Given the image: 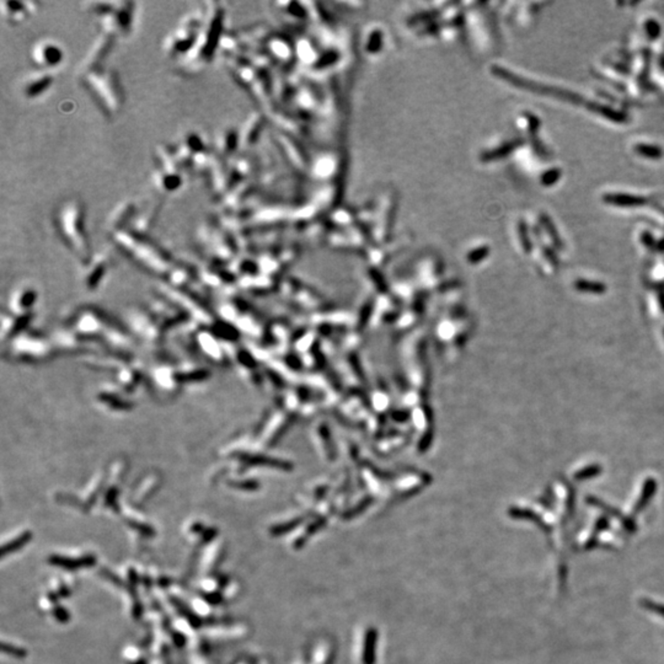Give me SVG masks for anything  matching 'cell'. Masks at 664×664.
<instances>
[{"label":"cell","mask_w":664,"mask_h":664,"mask_svg":"<svg viewBox=\"0 0 664 664\" xmlns=\"http://www.w3.org/2000/svg\"><path fill=\"white\" fill-rule=\"evenodd\" d=\"M377 640L378 632L375 629H370L367 631L366 635V643H364L363 651V664H374L375 663V648H377Z\"/></svg>","instance_id":"19"},{"label":"cell","mask_w":664,"mask_h":664,"mask_svg":"<svg viewBox=\"0 0 664 664\" xmlns=\"http://www.w3.org/2000/svg\"><path fill=\"white\" fill-rule=\"evenodd\" d=\"M55 76L50 72H43V70H37L36 73L27 76L26 80L24 81L22 85V94L27 98H37L38 96H42L44 92H47L53 85Z\"/></svg>","instance_id":"13"},{"label":"cell","mask_w":664,"mask_h":664,"mask_svg":"<svg viewBox=\"0 0 664 664\" xmlns=\"http://www.w3.org/2000/svg\"><path fill=\"white\" fill-rule=\"evenodd\" d=\"M81 81L106 117H114L121 111L124 96L120 78L115 70L101 68L81 76Z\"/></svg>","instance_id":"4"},{"label":"cell","mask_w":664,"mask_h":664,"mask_svg":"<svg viewBox=\"0 0 664 664\" xmlns=\"http://www.w3.org/2000/svg\"><path fill=\"white\" fill-rule=\"evenodd\" d=\"M30 57L37 70L49 72L63 63L64 50L61 44L53 39H39L33 44Z\"/></svg>","instance_id":"7"},{"label":"cell","mask_w":664,"mask_h":664,"mask_svg":"<svg viewBox=\"0 0 664 664\" xmlns=\"http://www.w3.org/2000/svg\"><path fill=\"white\" fill-rule=\"evenodd\" d=\"M87 10L97 20L105 35L114 37H126L131 33L133 18H134V3L132 2H98L92 3Z\"/></svg>","instance_id":"5"},{"label":"cell","mask_w":664,"mask_h":664,"mask_svg":"<svg viewBox=\"0 0 664 664\" xmlns=\"http://www.w3.org/2000/svg\"><path fill=\"white\" fill-rule=\"evenodd\" d=\"M240 144V134L237 129L234 127H228L218 133L216 138V144H214L213 151L222 158L223 160L228 162V159L233 158L237 150V146Z\"/></svg>","instance_id":"14"},{"label":"cell","mask_w":664,"mask_h":664,"mask_svg":"<svg viewBox=\"0 0 664 664\" xmlns=\"http://www.w3.org/2000/svg\"><path fill=\"white\" fill-rule=\"evenodd\" d=\"M562 172L558 169H551V170H547L542 175L541 177V183L544 186H552L553 183L557 182L560 180Z\"/></svg>","instance_id":"22"},{"label":"cell","mask_w":664,"mask_h":664,"mask_svg":"<svg viewBox=\"0 0 664 664\" xmlns=\"http://www.w3.org/2000/svg\"><path fill=\"white\" fill-rule=\"evenodd\" d=\"M505 76H507V78H510L508 79V80H509L510 83H513L514 85L524 87L525 90L534 92V94L550 96V97H555L557 98V100L565 101V103L573 104V105H579L583 103L582 96L576 94V92L569 91V90H564L560 89V87L547 85V84L536 83V81L525 80L524 78H519V76H516L513 74H505Z\"/></svg>","instance_id":"8"},{"label":"cell","mask_w":664,"mask_h":664,"mask_svg":"<svg viewBox=\"0 0 664 664\" xmlns=\"http://www.w3.org/2000/svg\"><path fill=\"white\" fill-rule=\"evenodd\" d=\"M225 10L216 3L206 4V20L196 44L182 61L180 68L185 73H197L211 63L217 50L219 49L220 39L224 35Z\"/></svg>","instance_id":"1"},{"label":"cell","mask_w":664,"mask_h":664,"mask_svg":"<svg viewBox=\"0 0 664 664\" xmlns=\"http://www.w3.org/2000/svg\"><path fill=\"white\" fill-rule=\"evenodd\" d=\"M3 18L10 24H21L31 15L37 13L38 5L33 2H2Z\"/></svg>","instance_id":"12"},{"label":"cell","mask_w":664,"mask_h":664,"mask_svg":"<svg viewBox=\"0 0 664 664\" xmlns=\"http://www.w3.org/2000/svg\"><path fill=\"white\" fill-rule=\"evenodd\" d=\"M56 227L62 240L83 261H90V241L86 231L85 208L73 198L62 203L56 213Z\"/></svg>","instance_id":"3"},{"label":"cell","mask_w":664,"mask_h":664,"mask_svg":"<svg viewBox=\"0 0 664 664\" xmlns=\"http://www.w3.org/2000/svg\"><path fill=\"white\" fill-rule=\"evenodd\" d=\"M162 208L163 203L160 200L149 203L145 207H142L140 209L138 208L137 214H135L131 227L128 229L133 233L138 234V235L148 236V234L150 233L152 228L157 224Z\"/></svg>","instance_id":"10"},{"label":"cell","mask_w":664,"mask_h":664,"mask_svg":"<svg viewBox=\"0 0 664 664\" xmlns=\"http://www.w3.org/2000/svg\"><path fill=\"white\" fill-rule=\"evenodd\" d=\"M645 32L648 38H658L660 36V25L654 19H648L645 24Z\"/></svg>","instance_id":"21"},{"label":"cell","mask_w":664,"mask_h":664,"mask_svg":"<svg viewBox=\"0 0 664 664\" xmlns=\"http://www.w3.org/2000/svg\"><path fill=\"white\" fill-rule=\"evenodd\" d=\"M588 110L599 116H603L604 118H606V120L609 121H612V122L615 123L627 122V116L624 114L623 111H618V110L612 109V107L610 106H606V105L590 103L588 104Z\"/></svg>","instance_id":"18"},{"label":"cell","mask_w":664,"mask_h":664,"mask_svg":"<svg viewBox=\"0 0 664 664\" xmlns=\"http://www.w3.org/2000/svg\"><path fill=\"white\" fill-rule=\"evenodd\" d=\"M152 181L158 191L164 194L172 193L177 191L182 185V174L181 172L165 171L162 169H154L152 172Z\"/></svg>","instance_id":"15"},{"label":"cell","mask_w":664,"mask_h":664,"mask_svg":"<svg viewBox=\"0 0 664 664\" xmlns=\"http://www.w3.org/2000/svg\"><path fill=\"white\" fill-rule=\"evenodd\" d=\"M603 200L607 205L618 206L621 208H632L640 207L645 205L647 199L643 196H635V194L629 193H620V192H611V193H605L603 196Z\"/></svg>","instance_id":"16"},{"label":"cell","mask_w":664,"mask_h":664,"mask_svg":"<svg viewBox=\"0 0 664 664\" xmlns=\"http://www.w3.org/2000/svg\"><path fill=\"white\" fill-rule=\"evenodd\" d=\"M107 265H109V262H107V260L103 255L90 260L89 268H87L86 272L87 287H95L96 284L100 283V281L104 278L105 273H106Z\"/></svg>","instance_id":"17"},{"label":"cell","mask_w":664,"mask_h":664,"mask_svg":"<svg viewBox=\"0 0 664 664\" xmlns=\"http://www.w3.org/2000/svg\"><path fill=\"white\" fill-rule=\"evenodd\" d=\"M116 39L117 38L114 37V36L101 33L100 37L96 39L95 43L92 44L91 48H90L86 57L84 58V61L81 62L80 66L78 67V70L81 76L87 74V73L90 72H94V70L104 68L103 66L105 59L109 57V55L111 53L112 48L115 46Z\"/></svg>","instance_id":"9"},{"label":"cell","mask_w":664,"mask_h":664,"mask_svg":"<svg viewBox=\"0 0 664 664\" xmlns=\"http://www.w3.org/2000/svg\"><path fill=\"white\" fill-rule=\"evenodd\" d=\"M112 241L127 257L139 267L154 275H166L171 265V257L148 236L138 235L129 229L111 234Z\"/></svg>","instance_id":"2"},{"label":"cell","mask_w":664,"mask_h":664,"mask_svg":"<svg viewBox=\"0 0 664 664\" xmlns=\"http://www.w3.org/2000/svg\"><path fill=\"white\" fill-rule=\"evenodd\" d=\"M138 206L133 200H123L116 207L112 213L110 214L109 220H107V230L111 234L118 233L121 230H126L131 227L133 219L137 214Z\"/></svg>","instance_id":"11"},{"label":"cell","mask_w":664,"mask_h":664,"mask_svg":"<svg viewBox=\"0 0 664 664\" xmlns=\"http://www.w3.org/2000/svg\"><path fill=\"white\" fill-rule=\"evenodd\" d=\"M206 9L188 14L180 21L164 42V52L169 58L182 61L196 44L200 30L205 25Z\"/></svg>","instance_id":"6"},{"label":"cell","mask_w":664,"mask_h":664,"mask_svg":"<svg viewBox=\"0 0 664 664\" xmlns=\"http://www.w3.org/2000/svg\"><path fill=\"white\" fill-rule=\"evenodd\" d=\"M634 151L637 155L645 157L646 159L658 160L663 157L662 148L657 145H652V144H646V143L636 144L634 146Z\"/></svg>","instance_id":"20"}]
</instances>
